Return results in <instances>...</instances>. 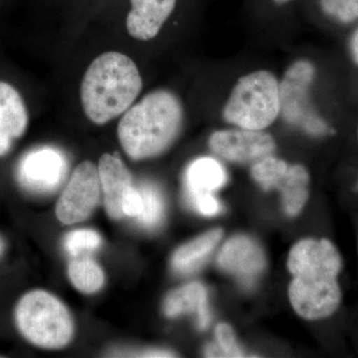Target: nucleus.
<instances>
[{"label": "nucleus", "instance_id": "9d476101", "mask_svg": "<svg viewBox=\"0 0 358 358\" xmlns=\"http://www.w3.org/2000/svg\"><path fill=\"white\" fill-rule=\"evenodd\" d=\"M67 173L64 155L51 148L28 152L20 160L18 181L30 192L46 194L57 189Z\"/></svg>", "mask_w": 358, "mask_h": 358}, {"label": "nucleus", "instance_id": "a211bd4d", "mask_svg": "<svg viewBox=\"0 0 358 358\" xmlns=\"http://www.w3.org/2000/svg\"><path fill=\"white\" fill-rule=\"evenodd\" d=\"M68 273L75 288L82 293H96L105 282L102 268L95 261L86 257L74 259L70 263Z\"/></svg>", "mask_w": 358, "mask_h": 358}, {"label": "nucleus", "instance_id": "4468645a", "mask_svg": "<svg viewBox=\"0 0 358 358\" xmlns=\"http://www.w3.org/2000/svg\"><path fill=\"white\" fill-rule=\"evenodd\" d=\"M98 171L106 210L110 218L124 217L122 202L127 190L133 186L131 173L121 159L109 154L101 157Z\"/></svg>", "mask_w": 358, "mask_h": 358}, {"label": "nucleus", "instance_id": "412c9836", "mask_svg": "<svg viewBox=\"0 0 358 358\" xmlns=\"http://www.w3.org/2000/svg\"><path fill=\"white\" fill-rule=\"evenodd\" d=\"M102 243L96 231L80 229L68 233L64 238V247L70 255L79 257L95 251Z\"/></svg>", "mask_w": 358, "mask_h": 358}, {"label": "nucleus", "instance_id": "6ab92c4d", "mask_svg": "<svg viewBox=\"0 0 358 358\" xmlns=\"http://www.w3.org/2000/svg\"><path fill=\"white\" fill-rule=\"evenodd\" d=\"M138 189L143 196V207L141 215L136 220L143 227L152 229L157 227L164 219V199L159 190L154 185H141Z\"/></svg>", "mask_w": 358, "mask_h": 358}, {"label": "nucleus", "instance_id": "bb28decb", "mask_svg": "<svg viewBox=\"0 0 358 358\" xmlns=\"http://www.w3.org/2000/svg\"><path fill=\"white\" fill-rule=\"evenodd\" d=\"M205 357H225L222 350L217 343H209L205 348Z\"/></svg>", "mask_w": 358, "mask_h": 358}, {"label": "nucleus", "instance_id": "f8f14e48", "mask_svg": "<svg viewBox=\"0 0 358 358\" xmlns=\"http://www.w3.org/2000/svg\"><path fill=\"white\" fill-rule=\"evenodd\" d=\"M131 4L126 21L129 34L140 41H150L173 15L178 0H131Z\"/></svg>", "mask_w": 358, "mask_h": 358}, {"label": "nucleus", "instance_id": "ddd939ff", "mask_svg": "<svg viewBox=\"0 0 358 358\" xmlns=\"http://www.w3.org/2000/svg\"><path fill=\"white\" fill-rule=\"evenodd\" d=\"M28 122L29 115L20 92L0 81V157L8 154L13 141L25 134Z\"/></svg>", "mask_w": 358, "mask_h": 358}, {"label": "nucleus", "instance_id": "b1692460", "mask_svg": "<svg viewBox=\"0 0 358 358\" xmlns=\"http://www.w3.org/2000/svg\"><path fill=\"white\" fill-rule=\"evenodd\" d=\"M143 196L140 189L131 186L122 199V209L124 216L138 218L143 211Z\"/></svg>", "mask_w": 358, "mask_h": 358}, {"label": "nucleus", "instance_id": "5701e85b", "mask_svg": "<svg viewBox=\"0 0 358 358\" xmlns=\"http://www.w3.org/2000/svg\"><path fill=\"white\" fill-rule=\"evenodd\" d=\"M188 200H189L193 208L196 209L199 213L204 216L212 217V216L217 215L221 210L218 200L213 196L212 193L194 195V196L188 197Z\"/></svg>", "mask_w": 358, "mask_h": 358}, {"label": "nucleus", "instance_id": "39448f33", "mask_svg": "<svg viewBox=\"0 0 358 358\" xmlns=\"http://www.w3.org/2000/svg\"><path fill=\"white\" fill-rule=\"evenodd\" d=\"M14 319L20 334L39 348H62L72 339L74 324L69 310L57 298L41 289L20 299Z\"/></svg>", "mask_w": 358, "mask_h": 358}, {"label": "nucleus", "instance_id": "4be33fe9", "mask_svg": "<svg viewBox=\"0 0 358 358\" xmlns=\"http://www.w3.org/2000/svg\"><path fill=\"white\" fill-rule=\"evenodd\" d=\"M216 341L219 348L222 350L225 357H244L236 341L234 331L227 324H219L215 329Z\"/></svg>", "mask_w": 358, "mask_h": 358}, {"label": "nucleus", "instance_id": "423d86ee", "mask_svg": "<svg viewBox=\"0 0 358 358\" xmlns=\"http://www.w3.org/2000/svg\"><path fill=\"white\" fill-rule=\"evenodd\" d=\"M317 69L312 61H294L279 79L280 117L289 126L313 136H324L329 131L313 106V85Z\"/></svg>", "mask_w": 358, "mask_h": 358}, {"label": "nucleus", "instance_id": "f257e3e1", "mask_svg": "<svg viewBox=\"0 0 358 358\" xmlns=\"http://www.w3.org/2000/svg\"><path fill=\"white\" fill-rule=\"evenodd\" d=\"M287 266L293 275L289 301L300 317L317 320L336 312L341 301L338 275L343 260L329 240H301L289 251Z\"/></svg>", "mask_w": 358, "mask_h": 358}, {"label": "nucleus", "instance_id": "dca6fc26", "mask_svg": "<svg viewBox=\"0 0 358 358\" xmlns=\"http://www.w3.org/2000/svg\"><path fill=\"white\" fill-rule=\"evenodd\" d=\"M227 181L225 169L218 160L201 157L194 160L185 174L187 197L208 194L222 187Z\"/></svg>", "mask_w": 358, "mask_h": 358}, {"label": "nucleus", "instance_id": "a878e982", "mask_svg": "<svg viewBox=\"0 0 358 358\" xmlns=\"http://www.w3.org/2000/svg\"><path fill=\"white\" fill-rule=\"evenodd\" d=\"M266 1L273 8L277 9V10H282V9L293 6L299 0H266Z\"/></svg>", "mask_w": 358, "mask_h": 358}, {"label": "nucleus", "instance_id": "7ed1b4c3", "mask_svg": "<svg viewBox=\"0 0 358 358\" xmlns=\"http://www.w3.org/2000/svg\"><path fill=\"white\" fill-rule=\"evenodd\" d=\"M141 90L143 79L136 63L120 52H106L85 73L80 88L82 108L90 121L103 126L124 115Z\"/></svg>", "mask_w": 358, "mask_h": 358}, {"label": "nucleus", "instance_id": "1a4fd4ad", "mask_svg": "<svg viewBox=\"0 0 358 358\" xmlns=\"http://www.w3.org/2000/svg\"><path fill=\"white\" fill-rule=\"evenodd\" d=\"M209 148L218 157L234 164H255L274 154L275 141L266 131L241 128L220 129L209 138Z\"/></svg>", "mask_w": 358, "mask_h": 358}, {"label": "nucleus", "instance_id": "9b49d317", "mask_svg": "<svg viewBox=\"0 0 358 358\" xmlns=\"http://www.w3.org/2000/svg\"><path fill=\"white\" fill-rule=\"evenodd\" d=\"M219 267L234 275L243 288L255 286L266 268V257L260 245L239 235L228 240L217 257Z\"/></svg>", "mask_w": 358, "mask_h": 358}, {"label": "nucleus", "instance_id": "cd10ccee", "mask_svg": "<svg viewBox=\"0 0 358 358\" xmlns=\"http://www.w3.org/2000/svg\"><path fill=\"white\" fill-rule=\"evenodd\" d=\"M140 357H173V353L166 350H148V352L138 353Z\"/></svg>", "mask_w": 358, "mask_h": 358}, {"label": "nucleus", "instance_id": "20e7f679", "mask_svg": "<svg viewBox=\"0 0 358 358\" xmlns=\"http://www.w3.org/2000/svg\"><path fill=\"white\" fill-rule=\"evenodd\" d=\"M221 115L235 128L266 131L280 117L279 79L265 69L240 77L224 103Z\"/></svg>", "mask_w": 358, "mask_h": 358}, {"label": "nucleus", "instance_id": "f3484780", "mask_svg": "<svg viewBox=\"0 0 358 358\" xmlns=\"http://www.w3.org/2000/svg\"><path fill=\"white\" fill-rule=\"evenodd\" d=\"M221 229L208 231L176 250L173 257V267L179 274H190L201 267L222 238Z\"/></svg>", "mask_w": 358, "mask_h": 358}, {"label": "nucleus", "instance_id": "0eeeda50", "mask_svg": "<svg viewBox=\"0 0 358 358\" xmlns=\"http://www.w3.org/2000/svg\"><path fill=\"white\" fill-rule=\"evenodd\" d=\"M251 176L263 189L281 192L285 212L291 217L298 215L307 203L310 174L305 166H289L272 155L252 164Z\"/></svg>", "mask_w": 358, "mask_h": 358}, {"label": "nucleus", "instance_id": "393cba45", "mask_svg": "<svg viewBox=\"0 0 358 358\" xmlns=\"http://www.w3.org/2000/svg\"><path fill=\"white\" fill-rule=\"evenodd\" d=\"M348 50H350V57L353 63L358 66V28L352 33L348 42Z\"/></svg>", "mask_w": 358, "mask_h": 358}, {"label": "nucleus", "instance_id": "aec40b11", "mask_svg": "<svg viewBox=\"0 0 358 358\" xmlns=\"http://www.w3.org/2000/svg\"><path fill=\"white\" fill-rule=\"evenodd\" d=\"M320 14L339 24L358 21V0H315Z\"/></svg>", "mask_w": 358, "mask_h": 358}, {"label": "nucleus", "instance_id": "2eb2a0df", "mask_svg": "<svg viewBox=\"0 0 358 358\" xmlns=\"http://www.w3.org/2000/svg\"><path fill=\"white\" fill-rule=\"evenodd\" d=\"M164 313L169 317H176L183 313H195L200 329L210 324V313L207 300V292L199 282L185 285L167 296L164 301Z\"/></svg>", "mask_w": 358, "mask_h": 358}, {"label": "nucleus", "instance_id": "6e6552de", "mask_svg": "<svg viewBox=\"0 0 358 358\" xmlns=\"http://www.w3.org/2000/svg\"><path fill=\"white\" fill-rule=\"evenodd\" d=\"M101 187L98 167L84 162L73 171L64 192L56 206V216L60 222L72 225L90 217L100 202Z\"/></svg>", "mask_w": 358, "mask_h": 358}, {"label": "nucleus", "instance_id": "c85d7f7f", "mask_svg": "<svg viewBox=\"0 0 358 358\" xmlns=\"http://www.w3.org/2000/svg\"><path fill=\"white\" fill-rule=\"evenodd\" d=\"M4 250H6V243H4L3 239L0 237V256L3 254Z\"/></svg>", "mask_w": 358, "mask_h": 358}, {"label": "nucleus", "instance_id": "f03ea898", "mask_svg": "<svg viewBox=\"0 0 358 358\" xmlns=\"http://www.w3.org/2000/svg\"><path fill=\"white\" fill-rule=\"evenodd\" d=\"M185 109L169 90L150 92L124 115L117 136L129 159H152L166 152L182 131Z\"/></svg>", "mask_w": 358, "mask_h": 358}]
</instances>
